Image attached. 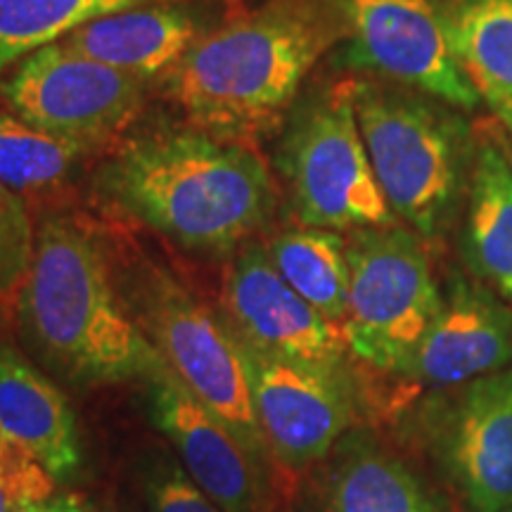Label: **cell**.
Listing matches in <instances>:
<instances>
[{
  "mask_svg": "<svg viewBox=\"0 0 512 512\" xmlns=\"http://www.w3.org/2000/svg\"><path fill=\"white\" fill-rule=\"evenodd\" d=\"M342 38L337 0H261L202 36L166 91L195 128L254 145L278 131L306 74Z\"/></svg>",
  "mask_w": 512,
  "mask_h": 512,
  "instance_id": "obj_1",
  "label": "cell"
},
{
  "mask_svg": "<svg viewBox=\"0 0 512 512\" xmlns=\"http://www.w3.org/2000/svg\"><path fill=\"white\" fill-rule=\"evenodd\" d=\"M98 188L131 219L200 254L233 252L275 211L271 171L254 145L195 126L128 140L102 166Z\"/></svg>",
  "mask_w": 512,
  "mask_h": 512,
  "instance_id": "obj_2",
  "label": "cell"
},
{
  "mask_svg": "<svg viewBox=\"0 0 512 512\" xmlns=\"http://www.w3.org/2000/svg\"><path fill=\"white\" fill-rule=\"evenodd\" d=\"M17 323L31 354L74 387L147 382L166 368L121 302L98 242L67 216H50L36 230Z\"/></svg>",
  "mask_w": 512,
  "mask_h": 512,
  "instance_id": "obj_3",
  "label": "cell"
},
{
  "mask_svg": "<svg viewBox=\"0 0 512 512\" xmlns=\"http://www.w3.org/2000/svg\"><path fill=\"white\" fill-rule=\"evenodd\" d=\"M354 107L384 200L420 235L439 233L463 185V121L418 95L361 81Z\"/></svg>",
  "mask_w": 512,
  "mask_h": 512,
  "instance_id": "obj_4",
  "label": "cell"
},
{
  "mask_svg": "<svg viewBox=\"0 0 512 512\" xmlns=\"http://www.w3.org/2000/svg\"><path fill=\"white\" fill-rule=\"evenodd\" d=\"M356 81L339 83L292 121L280 147V174L292 209L309 228L392 226L354 107Z\"/></svg>",
  "mask_w": 512,
  "mask_h": 512,
  "instance_id": "obj_5",
  "label": "cell"
},
{
  "mask_svg": "<svg viewBox=\"0 0 512 512\" xmlns=\"http://www.w3.org/2000/svg\"><path fill=\"white\" fill-rule=\"evenodd\" d=\"M347 349L375 373H394L444 309L430 259L411 230L358 228L347 240Z\"/></svg>",
  "mask_w": 512,
  "mask_h": 512,
  "instance_id": "obj_6",
  "label": "cell"
},
{
  "mask_svg": "<svg viewBox=\"0 0 512 512\" xmlns=\"http://www.w3.org/2000/svg\"><path fill=\"white\" fill-rule=\"evenodd\" d=\"M138 313L171 373L264 467L271 453L256 425L242 349L230 325L162 271L140 283Z\"/></svg>",
  "mask_w": 512,
  "mask_h": 512,
  "instance_id": "obj_7",
  "label": "cell"
},
{
  "mask_svg": "<svg viewBox=\"0 0 512 512\" xmlns=\"http://www.w3.org/2000/svg\"><path fill=\"white\" fill-rule=\"evenodd\" d=\"M145 81L50 43L19 60L0 81L8 110L43 131L102 145L136 119Z\"/></svg>",
  "mask_w": 512,
  "mask_h": 512,
  "instance_id": "obj_8",
  "label": "cell"
},
{
  "mask_svg": "<svg viewBox=\"0 0 512 512\" xmlns=\"http://www.w3.org/2000/svg\"><path fill=\"white\" fill-rule=\"evenodd\" d=\"M351 41L349 60L415 88L446 105H479L448 34L446 5L437 0H337Z\"/></svg>",
  "mask_w": 512,
  "mask_h": 512,
  "instance_id": "obj_9",
  "label": "cell"
},
{
  "mask_svg": "<svg viewBox=\"0 0 512 512\" xmlns=\"http://www.w3.org/2000/svg\"><path fill=\"white\" fill-rule=\"evenodd\" d=\"M240 349L256 425L271 458L297 472L328 456L354 415L339 370L264 354L245 342Z\"/></svg>",
  "mask_w": 512,
  "mask_h": 512,
  "instance_id": "obj_10",
  "label": "cell"
},
{
  "mask_svg": "<svg viewBox=\"0 0 512 512\" xmlns=\"http://www.w3.org/2000/svg\"><path fill=\"white\" fill-rule=\"evenodd\" d=\"M226 323L240 342L264 354L342 368L347 339L304 297L287 285L266 247L245 245L235 254L223 283Z\"/></svg>",
  "mask_w": 512,
  "mask_h": 512,
  "instance_id": "obj_11",
  "label": "cell"
},
{
  "mask_svg": "<svg viewBox=\"0 0 512 512\" xmlns=\"http://www.w3.org/2000/svg\"><path fill=\"white\" fill-rule=\"evenodd\" d=\"M437 441L470 512L512 510V368L463 384L441 415Z\"/></svg>",
  "mask_w": 512,
  "mask_h": 512,
  "instance_id": "obj_12",
  "label": "cell"
},
{
  "mask_svg": "<svg viewBox=\"0 0 512 512\" xmlns=\"http://www.w3.org/2000/svg\"><path fill=\"white\" fill-rule=\"evenodd\" d=\"M147 403L185 472L223 512H268L261 465L169 366L147 380Z\"/></svg>",
  "mask_w": 512,
  "mask_h": 512,
  "instance_id": "obj_13",
  "label": "cell"
},
{
  "mask_svg": "<svg viewBox=\"0 0 512 512\" xmlns=\"http://www.w3.org/2000/svg\"><path fill=\"white\" fill-rule=\"evenodd\" d=\"M512 361V313L489 294L458 283L413 354L394 370V401L498 373Z\"/></svg>",
  "mask_w": 512,
  "mask_h": 512,
  "instance_id": "obj_14",
  "label": "cell"
},
{
  "mask_svg": "<svg viewBox=\"0 0 512 512\" xmlns=\"http://www.w3.org/2000/svg\"><path fill=\"white\" fill-rule=\"evenodd\" d=\"M0 437L38 460L57 482L81 467V439L64 394L15 347H0Z\"/></svg>",
  "mask_w": 512,
  "mask_h": 512,
  "instance_id": "obj_15",
  "label": "cell"
},
{
  "mask_svg": "<svg viewBox=\"0 0 512 512\" xmlns=\"http://www.w3.org/2000/svg\"><path fill=\"white\" fill-rule=\"evenodd\" d=\"M200 38V24L190 10L155 3L93 19L62 41L76 53L145 81L169 74Z\"/></svg>",
  "mask_w": 512,
  "mask_h": 512,
  "instance_id": "obj_16",
  "label": "cell"
},
{
  "mask_svg": "<svg viewBox=\"0 0 512 512\" xmlns=\"http://www.w3.org/2000/svg\"><path fill=\"white\" fill-rule=\"evenodd\" d=\"M446 19L465 76L503 117L512 107V0H451Z\"/></svg>",
  "mask_w": 512,
  "mask_h": 512,
  "instance_id": "obj_17",
  "label": "cell"
},
{
  "mask_svg": "<svg viewBox=\"0 0 512 512\" xmlns=\"http://www.w3.org/2000/svg\"><path fill=\"white\" fill-rule=\"evenodd\" d=\"M465 249L472 268L512 304V169L494 145L479 150L472 171Z\"/></svg>",
  "mask_w": 512,
  "mask_h": 512,
  "instance_id": "obj_18",
  "label": "cell"
},
{
  "mask_svg": "<svg viewBox=\"0 0 512 512\" xmlns=\"http://www.w3.org/2000/svg\"><path fill=\"white\" fill-rule=\"evenodd\" d=\"M266 252L287 285L344 332L349 313L347 242L335 230L306 226L278 233Z\"/></svg>",
  "mask_w": 512,
  "mask_h": 512,
  "instance_id": "obj_19",
  "label": "cell"
},
{
  "mask_svg": "<svg viewBox=\"0 0 512 512\" xmlns=\"http://www.w3.org/2000/svg\"><path fill=\"white\" fill-rule=\"evenodd\" d=\"M328 512H439L418 477L377 448H354L330 477Z\"/></svg>",
  "mask_w": 512,
  "mask_h": 512,
  "instance_id": "obj_20",
  "label": "cell"
},
{
  "mask_svg": "<svg viewBox=\"0 0 512 512\" xmlns=\"http://www.w3.org/2000/svg\"><path fill=\"white\" fill-rule=\"evenodd\" d=\"M98 147L55 136L0 107V185L17 195L62 185Z\"/></svg>",
  "mask_w": 512,
  "mask_h": 512,
  "instance_id": "obj_21",
  "label": "cell"
},
{
  "mask_svg": "<svg viewBox=\"0 0 512 512\" xmlns=\"http://www.w3.org/2000/svg\"><path fill=\"white\" fill-rule=\"evenodd\" d=\"M155 3L178 0H0V74L93 19Z\"/></svg>",
  "mask_w": 512,
  "mask_h": 512,
  "instance_id": "obj_22",
  "label": "cell"
},
{
  "mask_svg": "<svg viewBox=\"0 0 512 512\" xmlns=\"http://www.w3.org/2000/svg\"><path fill=\"white\" fill-rule=\"evenodd\" d=\"M36 230L22 195L0 185V304L17 297L34 256Z\"/></svg>",
  "mask_w": 512,
  "mask_h": 512,
  "instance_id": "obj_23",
  "label": "cell"
},
{
  "mask_svg": "<svg viewBox=\"0 0 512 512\" xmlns=\"http://www.w3.org/2000/svg\"><path fill=\"white\" fill-rule=\"evenodd\" d=\"M150 512H223L169 453H157L145 470Z\"/></svg>",
  "mask_w": 512,
  "mask_h": 512,
  "instance_id": "obj_24",
  "label": "cell"
},
{
  "mask_svg": "<svg viewBox=\"0 0 512 512\" xmlns=\"http://www.w3.org/2000/svg\"><path fill=\"white\" fill-rule=\"evenodd\" d=\"M57 479L22 448L5 444L0 451V512H17L55 494Z\"/></svg>",
  "mask_w": 512,
  "mask_h": 512,
  "instance_id": "obj_25",
  "label": "cell"
},
{
  "mask_svg": "<svg viewBox=\"0 0 512 512\" xmlns=\"http://www.w3.org/2000/svg\"><path fill=\"white\" fill-rule=\"evenodd\" d=\"M17 512H102V510L95 508L93 503H88L86 498L64 494V496H50L46 501L29 503L24 505V508H19Z\"/></svg>",
  "mask_w": 512,
  "mask_h": 512,
  "instance_id": "obj_26",
  "label": "cell"
},
{
  "mask_svg": "<svg viewBox=\"0 0 512 512\" xmlns=\"http://www.w3.org/2000/svg\"><path fill=\"white\" fill-rule=\"evenodd\" d=\"M503 119H505V124H508V128H510V133H512V107H510V110H508V112H505V114H503Z\"/></svg>",
  "mask_w": 512,
  "mask_h": 512,
  "instance_id": "obj_27",
  "label": "cell"
},
{
  "mask_svg": "<svg viewBox=\"0 0 512 512\" xmlns=\"http://www.w3.org/2000/svg\"><path fill=\"white\" fill-rule=\"evenodd\" d=\"M5 444H8V441H5L3 437H0V451H3V448H5Z\"/></svg>",
  "mask_w": 512,
  "mask_h": 512,
  "instance_id": "obj_28",
  "label": "cell"
},
{
  "mask_svg": "<svg viewBox=\"0 0 512 512\" xmlns=\"http://www.w3.org/2000/svg\"><path fill=\"white\" fill-rule=\"evenodd\" d=\"M508 512H512V510H508Z\"/></svg>",
  "mask_w": 512,
  "mask_h": 512,
  "instance_id": "obj_29",
  "label": "cell"
}]
</instances>
